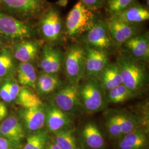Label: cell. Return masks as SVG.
Here are the masks:
<instances>
[{
  "instance_id": "obj_1",
  "label": "cell",
  "mask_w": 149,
  "mask_h": 149,
  "mask_svg": "<svg viewBox=\"0 0 149 149\" xmlns=\"http://www.w3.org/2000/svg\"><path fill=\"white\" fill-rule=\"evenodd\" d=\"M116 64L124 85L135 95L143 91L148 82V72L144 63L122 53L118 56Z\"/></svg>"
},
{
  "instance_id": "obj_2",
  "label": "cell",
  "mask_w": 149,
  "mask_h": 149,
  "mask_svg": "<svg viewBox=\"0 0 149 149\" xmlns=\"http://www.w3.org/2000/svg\"><path fill=\"white\" fill-rule=\"evenodd\" d=\"M98 18L96 11L91 10L78 2L65 21V36L71 39L82 37Z\"/></svg>"
},
{
  "instance_id": "obj_3",
  "label": "cell",
  "mask_w": 149,
  "mask_h": 149,
  "mask_svg": "<svg viewBox=\"0 0 149 149\" xmlns=\"http://www.w3.org/2000/svg\"><path fill=\"white\" fill-rule=\"evenodd\" d=\"M37 31L47 44L54 46L65 36V21L57 8L49 6L38 19Z\"/></svg>"
},
{
  "instance_id": "obj_4",
  "label": "cell",
  "mask_w": 149,
  "mask_h": 149,
  "mask_svg": "<svg viewBox=\"0 0 149 149\" xmlns=\"http://www.w3.org/2000/svg\"><path fill=\"white\" fill-rule=\"evenodd\" d=\"M50 6L47 0H0V11L22 21L39 19Z\"/></svg>"
},
{
  "instance_id": "obj_5",
  "label": "cell",
  "mask_w": 149,
  "mask_h": 149,
  "mask_svg": "<svg viewBox=\"0 0 149 149\" xmlns=\"http://www.w3.org/2000/svg\"><path fill=\"white\" fill-rule=\"evenodd\" d=\"M34 27L29 22L0 11V39L15 43L31 39L35 34Z\"/></svg>"
},
{
  "instance_id": "obj_6",
  "label": "cell",
  "mask_w": 149,
  "mask_h": 149,
  "mask_svg": "<svg viewBox=\"0 0 149 149\" xmlns=\"http://www.w3.org/2000/svg\"><path fill=\"white\" fill-rule=\"evenodd\" d=\"M79 84V93L82 108L89 113H95L105 107L104 90L98 80L84 78Z\"/></svg>"
},
{
  "instance_id": "obj_7",
  "label": "cell",
  "mask_w": 149,
  "mask_h": 149,
  "mask_svg": "<svg viewBox=\"0 0 149 149\" xmlns=\"http://www.w3.org/2000/svg\"><path fill=\"white\" fill-rule=\"evenodd\" d=\"M85 49L80 44H72L64 53L63 67L70 83L79 84L84 77Z\"/></svg>"
},
{
  "instance_id": "obj_8",
  "label": "cell",
  "mask_w": 149,
  "mask_h": 149,
  "mask_svg": "<svg viewBox=\"0 0 149 149\" xmlns=\"http://www.w3.org/2000/svg\"><path fill=\"white\" fill-rule=\"evenodd\" d=\"M52 105L69 116L78 114L82 108L79 93V84L69 82L54 93Z\"/></svg>"
},
{
  "instance_id": "obj_9",
  "label": "cell",
  "mask_w": 149,
  "mask_h": 149,
  "mask_svg": "<svg viewBox=\"0 0 149 149\" xmlns=\"http://www.w3.org/2000/svg\"><path fill=\"white\" fill-rule=\"evenodd\" d=\"M85 45L108 52L115 47L104 21L98 19L82 36Z\"/></svg>"
},
{
  "instance_id": "obj_10",
  "label": "cell",
  "mask_w": 149,
  "mask_h": 149,
  "mask_svg": "<svg viewBox=\"0 0 149 149\" xmlns=\"http://www.w3.org/2000/svg\"><path fill=\"white\" fill-rule=\"evenodd\" d=\"M104 21L116 47L120 48L128 39L140 32L138 25L123 21L114 16L110 17Z\"/></svg>"
},
{
  "instance_id": "obj_11",
  "label": "cell",
  "mask_w": 149,
  "mask_h": 149,
  "mask_svg": "<svg viewBox=\"0 0 149 149\" xmlns=\"http://www.w3.org/2000/svg\"><path fill=\"white\" fill-rule=\"evenodd\" d=\"M85 64L84 78L98 79L109 63L108 52L85 45Z\"/></svg>"
},
{
  "instance_id": "obj_12",
  "label": "cell",
  "mask_w": 149,
  "mask_h": 149,
  "mask_svg": "<svg viewBox=\"0 0 149 149\" xmlns=\"http://www.w3.org/2000/svg\"><path fill=\"white\" fill-rule=\"evenodd\" d=\"M64 53L61 50L48 44H44L40 53L39 66L42 72L58 74L63 67Z\"/></svg>"
},
{
  "instance_id": "obj_13",
  "label": "cell",
  "mask_w": 149,
  "mask_h": 149,
  "mask_svg": "<svg viewBox=\"0 0 149 149\" xmlns=\"http://www.w3.org/2000/svg\"><path fill=\"white\" fill-rule=\"evenodd\" d=\"M123 53L143 63L149 59V36L148 32H140L126 41L120 47Z\"/></svg>"
},
{
  "instance_id": "obj_14",
  "label": "cell",
  "mask_w": 149,
  "mask_h": 149,
  "mask_svg": "<svg viewBox=\"0 0 149 149\" xmlns=\"http://www.w3.org/2000/svg\"><path fill=\"white\" fill-rule=\"evenodd\" d=\"M43 44L42 40L27 39L13 43L10 49L16 61L33 63L39 57Z\"/></svg>"
},
{
  "instance_id": "obj_15",
  "label": "cell",
  "mask_w": 149,
  "mask_h": 149,
  "mask_svg": "<svg viewBox=\"0 0 149 149\" xmlns=\"http://www.w3.org/2000/svg\"><path fill=\"white\" fill-rule=\"evenodd\" d=\"M46 105L31 108H22L19 112V117L26 131L33 133L43 129L45 122Z\"/></svg>"
},
{
  "instance_id": "obj_16",
  "label": "cell",
  "mask_w": 149,
  "mask_h": 149,
  "mask_svg": "<svg viewBox=\"0 0 149 149\" xmlns=\"http://www.w3.org/2000/svg\"><path fill=\"white\" fill-rule=\"evenodd\" d=\"M26 130L21 119L15 114L7 117L0 123V136L18 145L24 138Z\"/></svg>"
},
{
  "instance_id": "obj_17",
  "label": "cell",
  "mask_w": 149,
  "mask_h": 149,
  "mask_svg": "<svg viewBox=\"0 0 149 149\" xmlns=\"http://www.w3.org/2000/svg\"><path fill=\"white\" fill-rule=\"evenodd\" d=\"M45 125L48 130L55 133L59 130L72 128L70 116L53 105H46Z\"/></svg>"
},
{
  "instance_id": "obj_18",
  "label": "cell",
  "mask_w": 149,
  "mask_h": 149,
  "mask_svg": "<svg viewBox=\"0 0 149 149\" xmlns=\"http://www.w3.org/2000/svg\"><path fill=\"white\" fill-rule=\"evenodd\" d=\"M119 149H145L148 144L147 131L140 127L119 139Z\"/></svg>"
},
{
  "instance_id": "obj_19",
  "label": "cell",
  "mask_w": 149,
  "mask_h": 149,
  "mask_svg": "<svg viewBox=\"0 0 149 149\" xmlns=\"http://www.w3.org/2000/svg\"><path fill=\"white\" fill-rule=\"evenodd\" d=\"M62 86V81L58 74L41 72L38 75L35 90L40 97L47 96L54 93Z\"/></svg>"
},
{
  "instance_id": "obj_20",
  "label": "cell",
  "mask_w": 149,
  "mask_h": 149,
  "mask_svg": "<svg viewBox=\"0 0 149 149\" xmlns=\"http://www.w3.org/2000/svg\"><path fill=\"white\" fill-rule=\"evenodd\" d=\"M114 17L128 23L138 25L149 19V8L136 1L120 14Z\"/></svg>"
},
{
  "instance_id": "obj_21",
  "label": "cell",
  "mask_w": 149,
  "mask_h": 149,
  "mask_svg": "<svg viewBox=\"0 0 149 149\" xmlns=\"http://www.w3.org/2000/svg\"><path fill=\"white\" fill-rule=\"evenodd\" d=\"M82 136L86 146L91 149H101L105 141L99 128L94 122L87 123L82 130Z\"/></svg>"
},
{
  "instance_id": "obj_22",
  "label": "cell",
  "mask_w": 149,
  "mask_h": 149,
  "mask_svg": "<svg viewBox=\"0 0 149 149\" xmlns=\"http://www.w3.org/2000/svg\"><path fill=\"white\" fill-rule=\"evenodd\" d=\"M97 80L103 90L106 91L123 84L121 75L116 63H109Z\"/></svg>"
},
{
  "instance_id": "obj_23",
  "label": "cell",
  "mask_w": 149,
  "mask_h": 149,
  "mask_svg": "<svg viewBox=\"0 0 149 149\" xmlns=\"http://www.w3.org/2000/svg\"><path fill=\"white\" fill-rule=\"evenodd\" d=\"M16 73L19 85L32 90L36 89L38 75L32 63H19L17 65Z\"/></svg>"
},
{
  "instance_id": "obj_24",
  "label": "cell",
  "mask_w": 149,
  "mask_h": 149,
  "mask_svg": "<svg viewBox=\"0 0 149 149\" xmlns=\"http://www.w3.org/2000/svg\"><path fill=\"white\" fill-rule=\"evenodd\" d=\"M10 48L3 47L0 49V79L13 78L15 74L17 65Z\"/></svg>"
},
{
  "instance_id": "obj_25",
  "label": "cell",
  "mask_w": 149,
  "mask_h": 149,
  "mask_svg": "<svg viewBox=\"0 0 149 149\" xmlns=\"http://www.w3.org/2000/svg\"><path fill=\"white\" fill-rule=\"evenodd\" d=\"M18 106L22 108L27 109L40 106L43 103L40 97L29 88L22 87L15 101Z\"/></svg>"
},
{
  "instance_id": "obj_26",
  "label": "cell",
  "mask_w": 149,
  "mask_h": 149,
  "mask_svg": "<svg viewBox=\"0 0 149 149\" xmlns=\"http://www.w3.org/2000/svg\"><path fill=\"white\" fill-rule=\"evenodd\" d=\"M54 134V142L62 149H79L72 128L59 130Z\"/></svg>"
},
{
  "instance_id": "obj_27",
  "label": "cell",
  "mask_w": 149,
  "mask_h": 149,
  "mask_svg": "<svg viewBox=\"0 0 149 149\" xmlns=\"http://www.w3.org/2000/svg\"><path fill=\"white\" fill-rule=\"evenodd\" d=\"M107 93L106 97L107 100L114 104L122 103L132 98H134L136 95L123 84L118 86L117 87L107 91Z\"/></svg>"
},
{
  "instance_id": "obj_28",
  "label": "cell",
  "mask_w": 149,
  "mask_h": 149,
  "mask_svg": "<svg viewBox=\"0 0 149 149\" xmlns=\"http://www.w3.org/2000/svg\"><path fill=\"white\" fill-rule=\"evenodd\" d=\"M137 0H104L103 6L111 17L120 14Z\"/></svg>"
},
{
  "instance_id": "obj_29",
  "label": "cell",
  "mask_w": 149,
  "mask_h": 149,
  "mask_svg": "<svg viewBox=\"0 0 149 149\" xmlns=\"http://www.w3.org/2000/svg\"><path fill=\"white\" fill-rule=\"evenodd\" d=\"M117 114L122 129V136L141 127L140 120L135 116L124 112H118Z\"/></svg>"
},
{
  "instance_id": "obj_30",
  "label": "cell",
  "mask_w": 149,
  "mask_h": 149,
  "mask_svg": "<svg viewBox=\"0 0 149 149\" xmlns=\"http://www.w3.org/2000/svg\"><path fill=\"white\" fill-rule=\"evenodd\" d=\"M107 130L113 139H119L122 136V133L117 113L110 114L106 120Z\"/></svg>"
},
{
  "instance_id": "obj_31",
  "label": "cell",
  "mask_w": 149,
  "mask_h": 149,
  "mask_svg": "<svg viewBox=\"0 0 149 149\" xmlns=\"http://www.w3.org/2000/svg\"><path fill=\"white\" fill-rule=\"evenodd\" d=\"M48 133L47 131L43 129L32 133L28 138L27 143L23 149H34L41 142L48 139Z\"/></svg>"
},
{
  "instance_id": "obj_32",
  "label": "cell",
  "mask_w": 149,
  "mask_h": 149,
  "mask_svg": "<svg viewBox=\"0 0 149 149\" xmlns=\"http://www.w3.org/2000/svg\"><path fill=\"white\" fill-rule=\"evenodd\" d=\"M9 81V90L12 101H15L21 90V86L17 81L13 80V78L8 79Z\"/></svg>"
},
{
  "instance_id": "obj_33",
  "label": "cell",
  "mask_w": 149,
  "mask_h": 149,
  "mask_svg": "<svg viewBox=\"0 0 149 149\" xmlns=\"http://www.w3.org/2000/svg\"><path fill=\"white\" fill-rule=\"evenodd\" d=\"M0 97L2 100L7 103L12 102L9 90V81L6 79L0 87Z\"/></svg>"
},
{
  "instance_id": "obj_34",
  "label": "cell",
  "mask_w": 149,
  "mask_h": 149,
  "mask_svg": "<svg viewBox=\"0 0 149 149\" xmlns=\"http://www.w3.org/2000/svg\"><path fill=\"white\" fill-rule=\"evenodd\" d=\"M81 3L91 10L97 11L103 6V0H79Z\"/></svg>"
},
{
  "instance_id": "obj_35",
  "label": "cell",
  "mask_w": 149,
  "mask_h": 149,
  "mask_svg": "<svg viewBox=\"0 0 149 149\" xmlns=\"http://www.w3.org/2000/svg\"><path fill=\"white\" fill-rule=\"evenodd\" d=\"M8 110L4 103L0 102V123L7 117Z\"/></svg>"
},
{
  "instance_id": "obj_36",
  "label": "cell",
  "mask_w": 149,
  "mask_h": 149,
  "mask_svg": "<svg viewBox=\"0 0 149 149\" xmlns=\"http://www.w3.org/2000/svg\"><path fill=\"white\" fill-rule=\"evenodd\" d=\"M12 144L7 139L0 136V149H11Z\"/></svg>"
},
{
  "instance_id": "obj_37",
  "label": "cell",
  "mask_w": 149,
  "mask_h": 149,
  "mask_svg": "<svg viewBox=\"0 0 149 149\" xmlns=\"http://www.w3.org/2000/svg\"><path fill=\"white\" fill-rule=\"evenodd\" d=\"M44 149H62L59 147V146L56 144H55L54 142H53L50 144H49L45 146Z\"/></svg>"
},
{
  "instance_id": "obj_38",
  "label": "cell",
  "mask_w": 149,
  "mask_h": 149,
  "mask_svg": "<svg viewBox=\"0 0 149 149\" xmlns=\"http://www.w3.org/2000/svg\"><path fill=\"white\" fill-rule=\"evenodd\" d=\"M55 3L60 7H66L68 3V0H58Z\"/></svg>"
},
{
  "instance_id": "obj_39",
  "label": "cell",
  "mask_w": 149,
  "mask_h": 149,
  "mask_svg": "<svg viewBox=\"0 0 149 149\" xmlns=\"http://www.w3.org/2000/svg\"><path fill=\"white\" fill-rule=\"evenodd\" d=\"M2 44V41L1 40V39H0V48H1V47Z\"/></svg>"
},
{
  "instance_id": "obj_40",
  "label": "cell",
  "mask_w": 149,
  "mask_h": 149,
  "mask_svg": "<svg viewBox=\"0 0 149 149\" xmlns=\"http://www.w3.org/2000/svg\"><path fill=\"white\" fill-rule=\"evenodd\" d=\"M1 80L0 79V87H1Z\"/></svg>"
},
{
  "instance_id": "obj_41",
  "label": "cell",
  "mask_w": 149,
  "mask_h": 149,
  "mask_svg": "<svg viewBox=\"0 0 149 149\" xmlns=\"http://www.w3.org/2000/svg\"></svg>"
},
{
  "instance_id": "obj_42",
  "label": "cell",
  "mask_w": 149,
  "mask_h": 149,
  "mask_svg": "<svg viewBox=\"0 0 149 149\" xmlns=\"http://www.w3.org/2000/svg\"><path fill=\"white\" fill-rule=\"evenodd\" d=\"M103 1H104V0H103Z\"/></svg>"
}]
</instances>
